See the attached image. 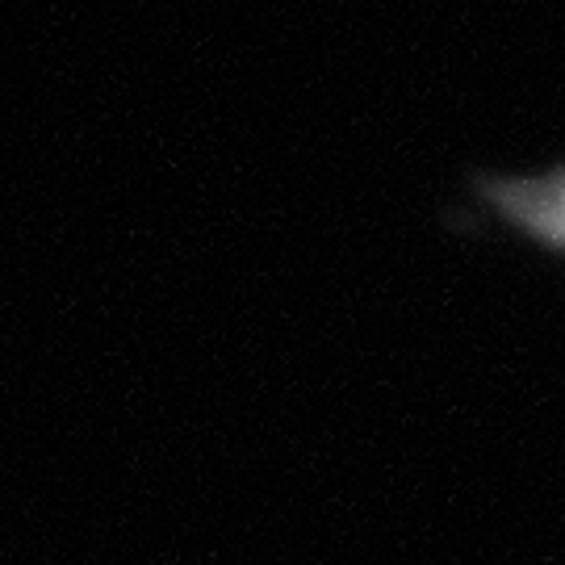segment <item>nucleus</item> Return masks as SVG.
<instances>
[{"label":"nucleus","mask_w":565,"mask_h":565,"mask_svg":"<svg viewBox=\"0 0 565 565\" xmlns=\"http://www.w3.org/2000/svg\"><path fill=\"white\" fill-rule=\"evenodd\" d=\"M486 193L511 223L565 252V168L548 177H524V181H490Z\"/></svg>","instance_id":"obj_1"}]
</instances>
